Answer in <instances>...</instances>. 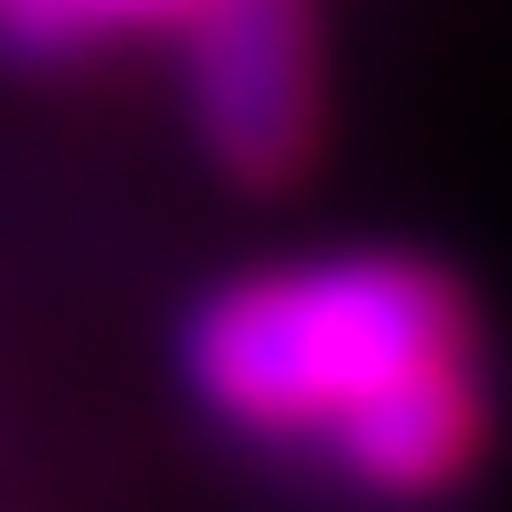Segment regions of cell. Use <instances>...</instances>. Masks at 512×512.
<instances>
[{
	"instance_id": "cell-1",
	"label": "cell",
	"mask_w": 512,
	"mask_h": 512,
	"mask_svg": "<svg viewBox=\"0 0 512 512\" xmlns=\"http://www.w3.org/2000/svg\"><path fill=\"white\" fill-rule=\"evenodd\" d=\"M171 374L214 438L363 512H438L502 448L491 320L427 246L256 256L182 310Z\"/></svg>"
},
{
	"instance_id": "cell-2",
	"label": "cell",
	"mask_w": 512,
	"mask_h": 512,
	"mask_svg": "<svg viewBox=\"0 0 512 512\" xmlns=\"http://www.w3.org/2000/svg\"><path fill=\"white\" fill-rule=\"evenodd\" d=\"M0 54H22V64H64V54H86V22H75V0H0Z\"/></svg>"
}]
</instances>
